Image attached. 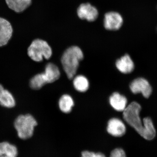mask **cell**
Returning a JSON list of instances; mask_svg holds the SVG:
<instances>
[{
  "label": "cell",
  "instance_id": "12",
  "mask_svg": "<svg viewBox=\"0 0 157 157\" xmlns=\"http://www.w3.org/2000/svg\"><path fill=\"white\" fill-rule=\"evenodd\" d=\"M109 101L111 106L117 111L123 112L127 107L128 101L126 98L119 93L113 94L109 98Z\"/></svg>",
  "mask_w": 157,
  "mask_h": 157
},
{
  "label": "cell",
  "instance_id": "4",
  "mask_svg": "<svg viewBox=\"0 0 157 157\" xmlns=\"http://www.w3.org/2000/svg\"><path fill=\"white\" fill-rule=\"evenodd\" d=\"M37 122L31 114L21 115L17 117L14 122V126L17 135L21 139H27L33 134L34 128L36 126Z\"/></svg>",
  "mask_w": 157,
  "mask_h": 157
},
{
  "label": "cell",
  "instance_id": "18",
  "mask_svg": "<svg viewBox=\"0 0 157 157\" xmlns=\"http://www.w3.org/2000/svg\"><path fill=\"white\" fill-rule=\"evenodd\" d=\"M109 157H127L125 152L123 149L117 148L111 151Z\"/></svg>",
  "mask_w": 157,
  "mask_h": 157
},
{
  "label": "cell",
  "instance_id": "11",
  "mask_svg": "<svg viewBox=\"0 0 157 157\" xmlns=\"http://www.w3.org/2000/svg\"><path fill=\"white\" fill-rule=\"evenodd\" d=\"M116 66L118 70L124 74L132 73L135 68L134 62L128 54L125 55L118 59L116 63Z\"/></svg>",
  "mask_w": 157,
  "mask_h": 157
},
{
  "label": "cell",
  "instance_id": "14",
  "mask_svg": "<svg viewBox=\"0 0 157 157\" xmlns=\"http://www.w3.org/2000/svg\"><path fill=\"white\" fill-rule=\"evenodd\" d=\"M17 147L7 142L0 143V157H17Z\"/></svg>",
  "mask_w": 157,
  "mask_h": 157
},
{
  "label": "cell",
  "instance_id": "1",
  "mask_svg": "<svg viewBox=\"0 0 157 157\" xmlns=\"http://www.w3.org/2000/svg\"><path fill=\"white\" fill-rule=\"evenodd\" d=\"M141 107L136 102H133L127 106L123 111V117L127 123L130 125L144 138L151 140L156 136L155 129L151 118L145 117L143 123L140 117Z\"/></svg>",
  "mask_w": 157,
  "mask_h": 157
},
{
  "label": "cell",
  "instance_id": "7",
  "mask_svg": "<svg viewBox=\"0 0 157 157\" xmlns=\"http://www.w3.org/2000/svg\"><path fill=\"white\" fill-rule=\"evenodd\" d=\"M123 19L119 13L114 11L108 12L104 16V26L108 30H117L121 28Z\"/></svg>",
  "mask_w": 157,
  "mask_h": 157
},
{
  "label": "cell",
  "instance_id": "8",
  "mask_svg": "<svg viewBox=\"0 0 157 157\" xmlns=\"http://www.w3.org/2000/svg\"><path fill=\"white\" fill-rule=\"evenodd\" d=\"M78 17L81 19H85L89 21H94L98 15V11L95 7L90 3L82 4L77 9Z\"/></svg>",
  "mask_w": 157,
  "mask_h": 157
},
{
  "label": "cell",
  "instance_id": "6",
  "mask_svg": "<svg viewBox=\"0 0 157 157\" xmlns=\"http://www.w3.org/2000/svg\"><path fill=\"white\" fill-rule=\"evenodd\" d=\"M130 89L134 94L141 93L145 98H148L151 95L152 90L151 86L146 79L138 78L132 82L130 85Z\"/></svg>",
  "mask_w": 157,
  "mask_h": 157
},
{
  "label": "cell",
  "instance_id": "16",
  "mask_svg": "<svg viewBox=\"0 0 157 157\" xmlns=\"http://www.w3.org/2000/svg\"><path fill=\"white\" fill-rule=\"evenodd\" d=\"M0 105L9 108L15 106V101L14 98L8 90L4 89L0 95Z\"/></svg>",
  "mask_w": 157,
  "mask_h": 157
},
{
  "label": "cell",
  "instance_id": "3",
  "mask_svg": "<svg viewBox=\"0 0 157 157\" xmlns=\"http://www.w3.org/2000/svg\"><path fill=\"white\" fill-rule=\"evenodd\" d=\"M60 73L58 67L52 63H48L45 66L43 73L36 74L31 78L30 86L35 90L40 89L45 85L52 83L59 78Z\"/></svg>",
  "mask_w": 157,
  "mask_h": 157
},
{
  "label": "cell",
  "instance_id": "13",
  "mask_svg": "<svg viewBox=\"0 0 157 157\" xmlns=\"http://www.w3.org/2000/svg\"><path fill=\"white\" fill-rule=\"evenodd\" d=\"M32 0H6L7 6L11 10L17 12H22L30 6Z\"/></svg>",
  "mask_w": 157,
  "mask_h": 157
},
{
  "label": "cell",
  "instance_id": "5",
  "mask_svg": "<svg viewBox=\"0 0 157 157\" xmlns=\"http://www.w3.org/2000/svg\"><path fill=\"white\" fill-rule=\"evenodd\" d=\"M28 55L32 60L39 62L43 58L48 59L52 55V50L46 41L36 39L32 42L28 49Z\"/></svg>",
  "mask_w": 157,
  "mask_h": 157
},
{
  "label": "cell",
  "instance_id": "20",
  "mask_svg": "<svg viewBox=\"0 0 157 157\" xmlns=\"http://www.w3.org/2000/svg\"><path fill=\"white\" fill-rule=\"evenodd\" d=\"M4 89H4L3 86L2 85V84H0V95H1V94L3 90Z\"/></svg>",
  "mask_w": 157,
  "mask_h": 157
},
{
  "label": "cell",
  "instance_id": "10",
  "mask_svg": "<svg viewBox=\"0 0 157 157\" xmlns=\"http://www.w3.org/2000/svg\"><path fill=\"white\" fill-rule=\"evenodd\" d=\"M13 29L7 20L0 17V47L7 45L12 36Z\"/></svg>",
  "mask_w": 157,
  "mask_h": 157
},
{
  "label": "cell",
  "instance_id": "19",
  "mask_svg": "<svg viewBox=\"0 0 157 157\" xmlns=\"http://www.w3.org/2000/svg\"><path fill=\"white\" fill-rule=\"evenodd\" d=\"M81 157H106L101 153H95L85 151L82 152Z\"/></svg>",
  "mask_w": 157,
  "mask_h": 157
},
{
  "label": "cell",
  "instance_id": "15",
  "mask_svg": "<svg viewBox=\"0 0 157 157\" xmlns=\"http://www.w3.org/2000/svg\"><path fill=\"white\" fill-rule=\"evenodd\" d=\"M59 107L62 112L69 113L74 106V101L71 96L67 94L62 96L59 102Z\"/></svg>",
  "mask_w": 157,
  "mask_h": 157
},
{
  "label": "cell",
  "instance_id": "17",
  "mask_svg": "<svg viewBox=\"0 0 157 157\" xmlns=\"http://www.w3.org/2000/svg\"><path fill=\"white\" fill-rule=\"evenodd\" d=\"M73 83L76 90L80 92L86 91L89 87V82L87 78L82 75L76 76L73 79Z\"/></svg>",
  "mask_w": 157,
  "mask_h": 157
},
{
  "label": "cell",
  "instance_id": "9",
  "mask_svg": "<svg viewBox=\"0 0 157 157\" xmlns=\"http://www.w3.org/2000/svg\"><path fill=\"white\" fill-rule=\"evenodd\" d=\"M107 131L113 136L120 137L125 134L126 128L124 124L120 119L114 118L109 120L108 121Z\"/></svg>",
  "mask_w": 157,
  "mask_h": 157
},
{
  "label": "cell",
  "instance_id": "2",
  "mask_svg": "<svg viewBox=\"0 0 157 157\" xmlns=\"http://www.w3.org/2000/svg\"><path fill=\"white\" fill-rule=\"evenodd\" d=\"M83 58V52L78 46H71L63 54L61 58L62 64L69 79H72L75 76L79 62Z\"/></svg>",
  "mask_w": 157,
  "mask_h": 157
}]
</instances>
